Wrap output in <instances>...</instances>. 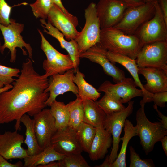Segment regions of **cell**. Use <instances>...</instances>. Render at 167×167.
Masks as SVG:
<instances>
[{
  "mask_svg": "<svg viewBox=\"0 0 167 167\" xmlns=\"http://www.w3.org/2000/svg\"><path fill=\"white\" fill-rule=\"evenodd\" d=\"M20 72L11 89L0 94V125L15 120L16 131L21 129L22 116L27 113L32 117L41 111L47 106L49 96L45 91L49 79L35 71L30 59L23 63Z\"/></svg>",
  "mask_w": 167,
  "mask_h": 167,
  "instance_id": "obj_1",
  "label": "cell"
},
{
  "mask_svg": "<svg viewBox=\"0 0 167 167\" xmlns=\"http://www.w3.org/2000/svg\"><path fill=\"white\" fill-rule=\"evenodd\" d=\"M99 44L107 51L135 59L140 49L135 35H128L113 27L101 29Z\"/></svg>",
  "mask_w": 167,
  "mask_h": 167,
  "instance_id": "obj_2",
  "label": "cell"
},
{
  "mask_svg": "<svg viewBox=\"0 0 167 167\" xmlns=\"http://www.w3.org/2000/svg\"><path fill=\"white\" fill-rule=\"evenodd\" d=\"M146 103L143 100L140 101V107L136 112V120L138 136L139 137L140 144L145 154L148 155L153 150L155 144L167 135V129L160 122L153 123L149 121L144 111Z\"/></svg>",
  "mask_w": 167,
  "mask_h": 167,
  "instance_id": "obj_3",
  "label": "cell"
},
{
  "mask_svg": "<svg viewBox=\"0 0 167 167\" xmlns=\"http://www.w3.org/2000/svg\"><path fill=\"white\" fill-rule=\"evenodd\" d=\"M10 24L7 26L0 23V30L4 39L3 45L0 46L1 53L3 54L5 49H8L10 52V62L14 63L16 58L17 48L22 50L24 55H27L26 51L23 48L24 47L28 52L29 58L34 62L32 59V49L29 44L25 42L21 35L24 30V24L17 23L15 20L12 18H10Z\"/></svg>",
  "mask_w": 167,
  "mask_h": 167,
  "instance_id": "obj_4",
  "label": "cell"
},
{
  "mask_svg": "<svg viewBox=\"0 0 167 167\" xmlns=\"http://www.w3.org/2000/svg\"><path fill=\"white\" fill-rule=\"evenodd\" d=\"M96 5L91 2L85 9V24L75 39L79 54L99 43L101 29Z\"/></svg>",
  "mask_w": 167,
  "mask_h": 167,
  "instance_id": "obj_5",
  "label": "cell"
},
{
  "mask_svg": "<svg viewBox=\"0 0 167 167\" xmlns=\"http://www.w3.org/2000/svg\"><path fill=\"white\" fill-rule=\"evenodd\" d=\"M155 11V4L151 3L128 7L120 20L113 27L126 34L135 35L143 24L153 17Z\"/></svg>",
  "mask_w": 167,
  "mask_h": 167,
  "instance_id": "obj_6",
  "label": "cell"
},
{
  "mask_svg": "<svg viewBox=\"0 0 167 167\" xmlns=\"http://www.w3.org/2000/svg\"><path fill=\"white\" fill-rule=\"evenodd\" d=\"M38 31L41 38V49L47 58L42 64L45 71L44 75L48 77L58 74H63L73 69V62L69 55L63 54L57 51L47 41L42 32L39 29Z\"/></svg>",
  "mask_w": 167,
  "mask_h": 167,
  "instance_id": "obj_7",
  "label": "cell"
},
{
  "mask_svg": "<svg viewBox=\"0 0 167 167\" xmlns=\"http://www.w3.org/2000/svg\"><path fill=\"white\" fill-rule=\"evenodd\" d=\"M153 17L143 24L135 35L139 42L140 49L148 44L159 41H167V24L158 4H155Z\"/></svg>",
  "mask_w": 167,
  "mask_h": 167,
  "instance_id": "obj_8",
  "label": "cell"
},
{
  "mask_svg": "<svg viewBox=\"0 0 167 167\" xmlns=\"http://www.w3.org/2000/svg\"><path fill=\"white\" fill-rule=\"evenodd\" d=\"M128 103L127 107L123 110L106 114L103 123V127L111 133L113 139L111 152L107 156L109 164L113 162L117 157L120 135L125 122L133 112L134 101L131 100Z\"/></svg>",
  "mask_w": 167,
  "mask_h": 167,
  "instance_id": "obj_9",
  "label": "cell"
},
{
  "mask_svg": "<svg viewBox=\"0 0 167 167\" xmlns=\"http://www.w3.org/2000/svg\"><path fill=\"white\" fill-rule=\"evenodd\" d=\"M135 61L139 67L167 69V41L147 44L139 50Z\"/></svg>",
  "mask_w": 167,
  "mask_h": 167,
  "instance_id": "obj_10",
  "label": "cell"
},
{
  "mask_svg": "<svg viewBox=\"0 0 167 167\" xmlns=\"http://www.w3.org/2000/svg\"><path fill=\"white\" fill-rule=\"evenodd\" d=\"M136 87L133 79L126 78L115 84L106 80L100 85L97 90L98 92H104L123 104L128 103L134 97H143L142 91Z\"/></svg>",
  "mask_w": 167,
  "mask_h": 167,
  "instance_id": "obj_11",
  "label": "cell"
},
{
  "mask_svg": "<svg viewBox=\"0 0 167 167\" xmlns=\"http://www.w3.org/2000/svg\"><path fill=\"white\" fill-rule=\"evenodd\" d=\"M96 7L101 29L115 26L128 7L118 0H100Z\"/></svg>",
  "mask_w": 167,
  "mask_h": 167,
  "instance_id": "obj_12",
  "label": "cell"
},
{
  "mask_svg": "<svg viewBox=\"0 0 167 167\" xmlns=\"http://www.w3.org/2000/svg\"><path fill=\"white\" fill-rule=\"evenodd\" d=\"M75 72L74 69H70L62 74H58L50 76L48 87L45 90L49 92V96L45 102L50 107L53 101L59 95L68 92L76 95L79 93L77 87L73 82Z\"/></svg>",
  "mask_w": 167,
  "mask_h": 167,
  "instance_id": "obj_13",
  "label": "cell"
},
{
  "mask_svg": "<svg viewBox=\"0 0 167 167\" xmlns=\"http://www.w3.org/2000/svg\"><path fill=\"white\" fill-rule=\"evenodd\" d=\"M33 117L36 139L40 147L44 149L51 144V139L57 131L55 119L49 109L45 108Z\"/></svg>",
  "mask_w": 167,
  "mask_h": 167,
  "instance_id": "obj_14",
  "label": "cell"
},
{
  "mask_svg": "<svg viewBox=\"0 0 167 167\" xmlns=\"http://www.w3.org/2000/svg\"><path fill=\"white\" fill-rule=\"evenodd\" d=\"M105 50L98 43L80 54L79 57L80 58H87L92 62L99 64L104 72L112 77L115 84L119 83L126 78L125 73L108 59L105 55Z\"/></svg>",
  "mask_w": 167,
  "mask_h": 167,
  "instance_id": "obj_15",
  "label": "cell"
},
{
  "mask_svg": "<svg viewBox=\"0 0 167 167\" xmlns=\"http://www.w3.org/2000/svg\"><path fill=\"white\" fill-rule=\"evenodd\" d=\"M47 19V22L62 32L67 40H75L79 33L76 29L79 25L77 18L73 15H67L54 4L49 11Z\"/></svg>",
  "mask_w": 167,
  "mask_h": 167,
  "instance_id": "obj_16",
  "label": "cell"
},
{
  "mask_svg": "<svg viewBox=\"0 0 167 167\" xmlns=\"http://www.w3.org/2000/svg\"><path fill=\"white\" fill-rule=\"evenodd\" d=\"M24 136L17 132L5 131L0 134V155L6 159H24L28 156L27 149L22 146Z\"/></svg>",
  "mask_w": 167,
  "mask_h": 167,
  "instance_id": "obj_17",
  "label": "cell"
},
{
  "mask_svg": "<svg viewBox=\"0 0 167 167\" xmlns=\"http://www.w3.org/2000/svg\"><path fill=\"white\" fill-rule=\"evenodd\" d=\"M51 144L56 152L64 155L81 153L83 151L75 131L68 126L56 131L51 139Z\"/></svg>",
  "mask_w": 167,
  "mask_h": 167,
  "instance_id": "obj_18",
  "label": "cell"
},
{
  "mask_svg": "<svg viewBox=\"0 0 167 167\" xmlns=\"http://www.w3.org/2000/svg\"><path fill=\"white\" fill-rule=\"evenodd\" d=\"M138 74L143 75L147 83L144 89L152 94L167 91V69L154 67H139Z\"/></svg>",
  "mask_w": 167,
  "mask_h": 167,
  "instance_id": "obj_19",
  "label": "cell"
},
{
  "mask_svg": "<svg viewBox=\"0 0 167 167\" xmlns=\"http://www.w3.org/2000/svg\"><path fill=\"white\" fill-rule=\"evenodd\" d=\"M40 21L41 26L44 28L43 32L57 39L61 47L67 51L73 62V69L75 73L79 69L80 58L77 42L74 39L70 41H66L62 32L50 23L46 22L45 20L40 19Z\"/></svg>",
  "mask_w": 167,
  "mask_h": 167,
  "instance_id": "obj_20",
  "label": "cell"
},
{
  "mask_svg": "<svg viewBox=\"0 0 167 167\" xmlns=\"http://www.w3.org/2000/svg\"><path fill=\"white\" fill-rule=\"evenodd\" d=\"M105 55L108 59L113 63H118L124 67L133 77L137 87L142 90L143 93V99L146 103L151 102L152 94L147 92L144 88L143 85L139 79L138 68L135 60L122 54L112 52L106 50Z\"/></svg>",
  "mask_w": 167,
  "mask_h": 167,
  "instance_id": "obj_21",
  "label": "cell"
},
{
  "mask_svg": "<svg viewBox=\"0 0 167 167\" xmlns=\"http://www.w3.org/2000/svg\"><path fill=\"white\" fill-rule=\"evenodd\" d=\"M96 133L88 152L92 161L104 158L113 143L111 133L103 127L96 128Z\"/></svg>",
  "mask_w": 167,
  "mask_h": 167,
  "instance_id": "obj_22",
  "label": "cell"
},
{
  "mask_svg": "<svg viewBox=\"0 0 167 167\" xmlns=\"http://www.w3.org/2000/svg\"><path fill=\"white\" fill-rule=\"evenodd\" d=\"M65 155L56 152L53 146L50 144L40 153L24 159V167H36L45 165L49 163L62 160Z\"/></svg>",
  "mask_w": 167,
  "mask_h": 167,
  "instance_id": "obj_23",
  "label": "cell"
},
{
  "mask_svg": "<svg viewBox=\"0 0 167 167\" xmlns=\"http://www.w3.org/2000/svg\"><path fill=\"white\" fill-rule=\"evenodd\" d=\"M82 101L84 111L83 122L95 128L103 127L106 113L95 101L91 100Z\"/></svg>",
  "mask_w": 167,
  "mask_h": 167,
  "instance_id": "obj_24",
  "label": "cell"
},
{
  "mask_svg": "<svg viewBox=\"0 0 167 167\" xmlns=\"http://www.w3.org/2000/svg\"><path fill=\"white\" fill-rule=\"evenodd\" d=\"M124 135L120 138L122 141V147L120 152L116 159L112 163L109 165V167H126V153L128 143L132 138L138 135L137 126H134L130 120L126 119L124 126Z\"/></svg>",
  "mask_w": 167,
  "mask_h": 167,
  "instance_id": "obj_25",
  "label": "cell"
},
{
  "mask_svg": "<svg viewBox=\"0 0 167 167\" xmlns=\"http://www.w3.org/2000/svg\"><path fill=\"white\" fill-rule=\"evenodd\" d=\"M20 121L26 127V138L24 143L27 146L28 156H33L40 153L43 149L38 144L34 130L33 119L25 114L21 117Z\"/></svg>",
  "mask_w": 167,
  "mask_h": 167,
  "instance_id": "obj_26",
  "label": "cell"
},
{
  "mask_svg": "<svg viewBox=\"0 0 167 167\" xmlns=\"http://www.w3.org/2000/svg\"><path fill=\"white\" fill-rule=\"evenodd\" d=\"M73 82L78 87V96L82 100H91L97 101L101 96V94L92 85L88 83L85 79L84 74L81 72L79 69L75 73Z\"/></svg>",
  "mask_w": 167,
  "mask_h": 167,
  "instance_id": "obj_27",
  "label": "cell"
},
{
  "mask_svg": "<svg viewBox=\"0 0 167 167\" xmlns=\"http://www.w3.org/2000/svg\"><path fill=\"white\" fill-rule=\"evenodd\" d=\"M49 109L50 112L55 119L57 130H61L68 126L69 114L67 107L62 102L56 100L51 104Z\"/></svg>",
  "mask_w": 167,
  "mask_h": 167,
  "instance_id": "obj_28",
  "label": "cell"
},
{
  "mask_svg": "<svg viewBox=\"0 0 167 167\" xmlns=\"http://www.w3.org/2000/svg\"><path fill=\"white\" fill-rule=\"evenodd\" d=\"M76 99L66 105L69 114L68 126L75 131L83 121L84 111L83 101L78 95Z\"/></svg>",
  "mask_w": 167,
  "mask_h": 167,
  "instance_id": "obj_29",
  "label": "cell"
},
{
  "mask_svg": "<svg viewBox=\"0 0 167 167\" xmlns=\"http://www.w3.org/2000/svg\"><path fill=\"white\" fill-rule=\"evenodd\" d=\"M96 131V128L83 121L79 125L76 134L83 151L88 153Z\"/></svg>",
  "mask_w": 167,
  "mask_h": 167,
  "instance_id": "obj_30",
  "label": "cell"
},
{
  "mask_svg": "<svg viewBox=\"0 0 167 167\" xmlns=\"http://www.w3.org/2000/svg\"><path fill=\"white\" fill-rule=\"evenodd\" d=\"M95 101L106 115L123 110L126 108L123 103L105 93L100 100Z\"/></svg>",
  "mask_w": 167,
  "mask_h": 167,
  "instance_id": "obj_31",
  "label": "cell"
},
{
  "mask_svg": "<svg viewBox=\"0 0 167 167\" xmlns=\"http://www.w3.org/2000/svg\"><path fill=\"white\" fill-rule=\"evenodd\" d=\"M54 3L53 0H36L30 4L34 16L36 18L46 20Z\"/></svg>",
  "mask_w": 167,
  "mask_h": 167,
  "instance_id": "obj_32",
  "label": "cell"
},
{
  "mask_svg": "<svg viewBox=\"0 0 167 167\" xmlns=\"http://www.w3.org/2000/svg\"><path fill=\"white\" fill-rule=\"evenodd\" d=\"M59 161L61 167H90L81 153L65 155L63 159Z\"/></svg>",
  "mask_w": 167,
  "mask_h": 167,
  "instance_id": "obj_33",
  "label": "cell"
},
{
  "mask_svg": "<svg viewBox=\"0 0 167 167\" xmlns=\"http://www.w3.org/2000/svg\"><path fill=\"white\" fill-rule=\"evenodd\" d=\"M20 72L19 69L0 65V82L4 85L11 84L15 80L13 77L18 78Z\"/></svg>",
  "mask_w": 167,
  "mask_h": 167,
  "instance_id": "obj_34",
  "label": "cell"
},
{
  "mask_svg": "<svg viewBox=\"0 0 167 167\" xmlns=\"http://www.w3.org/2000/svg\"><path fill=\"white\" fill-rule=\"evenodd\" d=\"M130 152V167H155L153 161L151 159H143L135 152L133 147H129Z\"/></svg>",
  "mask_w": 167,
  "mask_h": 167,
  "instance_id": "obj_35",
  "label": "cell"
},
{
  "mask_svg": "<svg viewBox=\"0 0 167 167\" xmlns=\"http://www.w3.org/2000/svg\"><path fill=\"white\" fill-rule=\"evenodd\" d=\"M12 7L5 0H0V23L2 25L7 26L10 24V16Z\"/></svg>",
  "mask_w": 167,
  "mask_h": 167,
  "instance_id": "obj_36",
  "label": "cell"
},
{
  "mask_svg": "<svg viewBox=\"0 0 167 167\" xmlns=\"http://www.w3.org/2000/svg\"><path fill=\"white\" fill-rule=\"evenodd\" d=\"M154 102V105L160 107L165 106L167 101V91L159 92L152 94L151 97V101Z\"/></svg>",
  "mask_w": 167,
  "mask_h": 167,
  "instance_id": "obj_37",
  "label": "cell"
},
{
  "mask_svg": "<svg viewBox=\"0 0 167 167\" xmlns=\"http://www.w3.org/2000/svg\"><path fill=\"white\" fill-rule=\"evenodd\" d=\"M23 166L22 162L19 161L15 164L8 162L7 160L0 155V167H21Z\"/></svg>",
  "mask_w": 167,
  "mask_h": 167,
  "instance_id": "obj_38",
  "label": "cell"
},
{
  "mask_svg": "<svg viewBox=\"0 0 167 167\" xmlns=\"http://www.w3.org/2000/svg\"><path fill=\"white\" fill-rule=\"evenodd\" d=\"M158 4L161 10L165 21L167 24V0H158Z\"/></svg>",
  "mask_w": 167,
  "mask_h": 167,
  "instance_id": "obj_39",
  "label": "cell"
},
{
  "mask_svg": "<svg viewBox=\"0 0 167 167\" xmlns=\"http://www.w3.org/2000/svg\"><path fill=\"white\" fill-rule=\"evenodd\" d=\"M125 3L128 7H134L145 3L143 0H118Z\"/></svg>",
  "mask_w": 167,
  "mask_h": 167,
  "instance_id": "obj_40",
  "label": "cell"
},
{
  "mask_svg": "<svg viewBox=\"0 0 167 167\" xmlns=\"http://www.w3.org/2000/svg\"><path fill=\"white\" fill-rule=\"evenodd\" d=\"M154 109L157 113L158 116L161 119H158L161 123L164 128L167 129V117L163 114L158 109L157 106L154 105L153 106Z\"/></svg>",
  "mask_w": 167,
  "mask_h": 167,
  "instance_id": "obj_41",
  "label": "cell"
},
{
  "mask_svg": "<svg viewBox=\"0 0 167 167\" xmlns=\"http://www.w3.org/2000/svg\"><path fill=\"white\" fill-rule=\"evenodd\" d=\"M53 0L54 3L58 6L66 15L69 16H71L73 15L72 14L70 13L64 7L61 0Z\"/></svg>",
  "mask_w": 167,
  "mask_h": 167,
  "instance_id": "obj_42",
  "label": "cell"
},
{
  "mask_svg": "<svg viewBox=\"0 0 167 167\" xmlns=\"http://www.w3.org/2000/svg\"><path fill=\"white\" fill-rule=\"evenodd\" d=\"M162 143V147L166 156H167V136H164L160 141Z\"/></svg>",
  "mask_w": 167,
  "mask_h": 167,
  "instance_id": "obj_43",
  "label": "cell"
},
{
  "mask_svg": "<svg viewBox=\"0 0 167 167\" xmlns=\"http://www.w3.org/2000/svg\"><path fill=\"white\" fill-rule=\"evenodd\" d=\"M40 167H61V165L59 161L57 162L53 161L45 165L41 166Z\"/></svg>",
  "mask_w": 167,
  "mask_h": 167,
  "instance_id": "obj_44",
  "label": "cell"
},
{
  "mask_svg": "<svg viewBox=\"0 0 167 167\" xmlns=\"http://www.w3.org/2000/svg\"><path fill=\"white\" fill-rule=\"evenodd\" d=\"M12 87L13 85L11 84L5 85L4 87L0 88V94L4 91H7L9 89L11 88Z\"/></svg>",
  "mask_w": 167,
  "mask_h": 167,
  "instance_id": "obj_45",
  "label": "cell"
},
{
  "mask_svg": "<svg viewBox=\"0 0 167 167\" xmlns=\"http://www.w3.org/2000/svg\"><path fill=\"white\" fill-rule=\"evenodd\" d=\"M145 3H148L154 4L158 3V0H143Z\"/></svg>",
  "mask_w": 167,
  "mask_h": 167,
  "instance_id": "obj_46",
  "label": "cell"
},
{
  "mask_svg": "<svg viewBox=\"0 0 167 167\" xmlns=\"http://www.w3.org/2000/svg\"><path fill=\"white\" fill-rule=\"evenodd\" d=\"M4 85L3 84L0 82V88L3 87Z\"/></svg>",
  "mask_w": 167,
  "mask_h": 167,
  "instance_id": "obj_47",
  "label": "cell"
},
{
  "mask_svg": "<svg viewBox=\"0 0 167 167\" xmlns=\"http://www.w3.org/2000/svg\"><path fill=\"white\" fill-rule=\"evenodd\" d=\"M1 30H0V34H1ZM2 45H1V41L0 40V46Z\"/></svg>",
  "mask_w": 167,
  "mask_h": 167,
  "instance_id": "obj_48",
  "label": "cell"
},
{
  "mask_svg": "<svg viewBox=\"0 0 167 167\" xmlns=\"http://www.w3.org/2000/svg\"></svg>",
  "mask_w": 167,
  "mask_h": 167,
  "instance_id": "obj_49",
  "label": "cell"
}]
</instances>
